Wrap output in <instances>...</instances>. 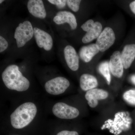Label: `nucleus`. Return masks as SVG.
<instances>
[{"instance_id":"f257e3e1","label":"nucleus","mask_w":135,"mask_h":135,"mask_svg":"<svg viewBox=\"0 0 135 135\" xmlns=\"http://www.w3.org/2000/svg\"><path fill=\"white\" fill-rule=\"evenodd\" d=\"M5 86L8 89L18 92H24L29 89L30 83L29 80L19 71L18 66L15 65L8 66L2 75Z\"/></svg>"},{"instance_id":"f03ea898","label":"nucleus","mask_w":135,"mask_h":135,"mask_svg":"<svg viewBox=\"0 0 135 135\" xmlns=\"http://www.w3.org/2000/svg\"><path fill=\"white\" fill-rule=\"evenodd\" d=\"M37 112V107L32 102H26L22 104L11 114V126L17 129L25 127L33 120Z\"/></svg>"},{"instance_id":"7ed1b4c3","label":"nucleus","mask_w":135,"mask_h":135,"mask_svg":"<svg viewBox=\"0 0 135 135\" xmlns=\"http://www.w3.org/2000/svg\"><path fill=\"white\" fill-rule=\"evenodd\" d=\"M34 34V29L31 22L26 21L20 23L16 28L14 35L18 47H23L32 38Z\"/></svg>"},{"instance_id":"20e7f679","label":"nucleus","mask_w":135,"mask_h":135,"mask_svg":"<svg viewBox=\"0 0 135 135\" xmlns=\"http://www.w3.org/2000/svg\"><path fill=\"white\" fill-rule=\"evenodd\" d=\"M70 85V81L66 78L57 77L48 81L44 87L48 94L57 95L65 92Z\"/></svg>"},{"instance_id":"39448f33","label":"nucleus","mask_w":135,"mask_h":135,"mask_svg":"<svg viewBox=\"0 0 135 135\" xmlns=\"http://www.w3.org/2000/svg\"><path fill=\"white\" fill-rule=\"evenodd\" d=\"M52 112L56 117L64 119H75L80 114L77 108L62 102L55 104L52 108Z\"/></svg>"},{"instance_id":"423d86ee","label":"nucleus","mask_w":135,"mask_h":135,"mask_svg":"<svg viewBox=\"0 0 135 135\" xmlns=\"http://www.w3.org/2000/svg\"><path fill=\"white\" fill-rule=\"evenodd\" d=\"M81 29L86 32L83 38L84 43H88L97 38L102 32V26L99 22H94L92 20H89L81 26Z\"/></svg>"},{"instance_id":"0eeeda50","label":"nucleus","mask_w":135,"mask_h":135,"mask_svg":"<svg viewBox=\"0 0 135 135\" xmlns=\"http://www.w3.org/2000/svg\"><path fill=\"white\" fill-rule=\"evenodd\" d=\"M115 39L113 29L110 27H105L97 38L95 44L99 51L104 52L113 45Z\"/></svg>"},{"instance_id":"6e6552de","label":"nucleus","mask_w":135,"mask_h":135,"mask_svg":"<svg viewBox=\"0 0 135 135\" xmlns=\"http://www.w3.org/2000/svg\"><path fill=\"white\" fill-rule=\"evenodd\" d=\"M33 29L34 35L38 46L46 51L50 50L53 46V39L50 35L37 27Z\"/></svg>"},{"instance_id":"1a4fd4ad","label":"nucleus","mask_w":135,"mask_h":135,"mask_svg":"<svg viewBox=\"0 0 135 135\" xmlns=\"http://www.w3.org/2000/svg\"><path fill=\"white\" fill-rule=\"evenodd\" d=\"M109 66L110 71L114 77L117 78L122 77L124 67L119 51H116L113 53L110 57Z\"/></svg>"},{"instance_id":"9d476101","label":"nucleus","mask_w":135,"mask_h":135,"mask_svg":"<svg viewBox=\"0 0 135 135\" xmlns=\"http://www.w3.org/2000/svg\"><path fill=\"white\" fill-rule=\"evenodd\" d=\"M109 96L107 91L95 88L87 91L85 95L89 105L91 108L96 107L98 101L106 99Z\"/></svg>"},{"instance_id":"9b49d317","label":"nucleus","mask_w":135,"mask_h":135,"mask_svg":"<svg viewBox=\"0 0 135 135\" xmlns=\"http://www.w3.org/2000/svg\"><path fill=\"white\" fill-rule=\"evenodd\" d=\"M65 58L68 66L71 70L76 71L79 68V56L73 47L67 46L64 50Z\"/></svg>"},{"instance_id":"f8f14e48","label":"nucleus","mask_w":135,"mask_h":135,"mask_svg":"<svg viewBox=\"0 0 135 135\" xmlns=\"http://www.w3.org/2000/svg\"><path fill=\"white\" fill-rule=\"evenodd\" d=\"M53 21L57 25L67 23L73 30L75 29L77 27L76 18L73 13L69 11H60L57 12L53 18Z\"/></svg>"},{"instance_id":"ddd939ff","label":"nucleus","mask_w":135,"mask_h":135,"mask_svg":"<svg viewBox=\"0 0 135 135\" xmlns=\"http://www.w3.org/2000/svg\"><path fill=\"white\" fill-rule=\"evenodd\" d=\"M27 7L29 12L33 16L41 19L46 18L47 13L41 0H29Z\"/></svg>"},{"instance_id":"4468645a","label":"nucleus","mask_w":135,"mask_h":135,"mask_svg":"<svg viewBox=\"0 0 135 135\" xmlns=\"http://www.w3.org/2000/svg\"><path fill=\"white\" fill-rule=\"evenodd\" d=\"M121 57L124 68H129L135 58V44L126 45L121 53Z\"/></svg>"},{"instance_id":"2eb2a0df","label":"nucleus","mask_w":135,"mask_h":135,"mask_svg":"<svg viewBox=\"0 0 135 135\" xmlns=\"http://www.w3.org/2000/svg\"><path fill=\"white\" fill-rule=\"evenodd\" d=\"M99 51L95 44H93L81 48L79 55L81 60L85 62H88Z\"/></svg>"},{"instance_id":"dca6fc26","label":"nucleus","mask_w":135,"mask_h":135,"mask_svg":"<svg viewBox=\"0 0 135 135\" xmlns=\"http://www.w3.org/2000/svg\"><path fill=\"white\" fill-rule=\"evenodd\" d=\"M80 85L82 90L88 91L95 88L98 85V82L96 77L93 75L84 74L80 78Z\"/></svg>"},{"instance_id":"f3484780","label":"nucleus","mask_w":135,"mask_h":135,"mask_svg":"<svg viewBox=\"0 0 135 135\" xmlns=\"http://www.w3.org/2000/svg\"><path fill=\"white\" fill-rule=\"evenodd\" d=\"M99 72L106 79L108 84L111 82V75L109 68V62H105L101 63L98 67Z\"/></svg>"},{"instance_id":"a211bd4d","label":"nucleus","mask_w":135,"mask_h":135,"mask_svg":"<svg viewBox=\"0 0 135 135\" xmlns=\"http://www.w3.org/2000/svg\"><path fill=\"white\" fill-rule=\"evenodd\" d=\"M123 97L129 104L135 105V90L131 89L126 91L123 94Z\"/></svg>"},{"instance_id":"6ab92c4d","label":"nucleus","mask_w":135,"mask_h":135,"mask_svg":"<svg viewBox=\"0 0 135 135\" xmlns=\"http://www.w3.org/2000/svg\"><path fill=\"white\" fill-rule=\"evenodd\" d=\"M68 6L72 10L76 12L79 10L81 1L80 0H68L66 1Z\"/></svg>"},{"instance_id":"aec40b11","label":"nucleus","mask_w":135,"mask_h":135,"mask_svg":"<svg viewBox=\"0 0 135 135\" xmlns=\"http://www.w3.org/2000/svg\"><path fill=\"white\" fill-rule=\"evenodd\" d=\"M48 2L51 4L56 5L60 9L64 7L66 3V1L65 0H49Z\"/></svg>"},{"instance_id":"412c9836","label":"nucleus","mask_w":135,"mask_h":135,"mask_svg":"<svg viewBox=\"0 0 135 135\" xmlns=\"http://www.w3.org/2000/svg\"><path fill=\"white\" fill-rule=\"evenodd\" d=\"M8 46V42L3 37L0 36V52H3L7 49Z\"/></svg>"},{"instance_id":"4be33fe9","label":"nucleus","mask_w":135,"mask_h":135,"mask_svg":"<svg viewBox=\"0 0 135 135\" xmlns=\"http://www.w3.org/2000/svg\"><path fill=\"white\" fill-rule=\"evenodd\" d=\"M56 135H79V134L76 131L63 130L60 131Z\"/></svg>"},{"instance_id":"5701e85b","label":"nucleus","mask_w":135,"mask_h":135,"mask_svg":"<svg viewBox=\"0 0 135 135\" xmlns=\"http://www.w3.org/2000/svg\"><path fill=\"white\" fill-rule=\"evenodd\" d=\"M129 7L131 11L135 14V1L129 4Z\"/></svg>"},{"instance_id":"b1692460","label":"nucleus","mask_w":135,"mask_h":135,"mask_svg":"<svg viewBox=\"0 0 135 135\" xmlns=\"http://www.w3.org/2000/svg\"><path fill=\"white\" fill-rule=\"evenodd\" d=\"M131 81L135 85V75H133L131 76Z\"/></svg>"},{"instance_id":"393cba45","label":"nucleus","mask_w":135,"mask_h":135,"mask_svg":"<svg viewBox=\"0 0 135 135\" xmlns=\"http://www.w3.org/2000/svg\"><path fill=\"white\" fill-rule=\"evenodd\" d=\"M4 1H3V0H1V1H0V3H1V4L3 2H4Z\"/></svg>"},{"instance_id":"a878e982","label":"nucleus","mask_w":135,"mask_h":135,"mask_svg":"<svg viewBox=\"0 0 135 135\" xmlns=\"http://www.w3.org/2000/svg\"></svg>"}]
</instances>
